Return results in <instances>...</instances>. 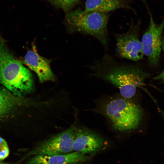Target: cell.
<instances>
[{"instance_id":"6da1fadb","label":"cell","mask_w":164,"mask_h":164,"mask_svg":"<svg viewBox=\"0 0 164 164\" xmlns=\"http://www.w3.org/2000/svg\"><path fill=\"white\" fill-rule=\"evenodd\" d=\"M92 67L95 75L117 87L121 96L129 99L134 96L148 75L137 67L120 63L108 57Z\"/></svg>"},{"instance_id":"7a4b0ae2","label":"cell","mask_w":164,"mask_h":164,"mask_svg":"<svg viewBox=\"0 0 164 164\" xmlns=\"http://www.w3.org/2000/svg\"><path fill=\"white\" fill-rule=\"evenodd\" d=\"M96 110L108 120L115 130L120 132L137 129L142 117L140 107L121 95L110 96L99 101Z\"/></svg>"},{"instance_id":"3957f363","label":"cell","mask_w":164,"mask_h":164,"mask_svg":"<svg viewBox=\"0 0 164 164\" xmlns=\"http://www.w3.org/2000/svg\"><path fill=\"white\" fill-rule=\"evenodd\" d=\"M0 83L19 97L34 89L31 72L14 58L4 42L0 43Z\"/></svg>"},{"instance_id":"277c9868","label":"cell","mask_w":164,"mask_h":164,"mask_svg":"<svg viewBox=\"0 0 164 164\" xmlns=\"http://www.w3.org/2000/svg\"><path fill=\"white\" fill-rule=\"evenodd\" d=\"M109 17L107 12H85L80 9L66 13L67 23L73 30L92 36L106 46L108 40L107 24Z\"/></svg>"},{"instance_id":"5b68a950","label":"cell","mask_w":164,"mask_h":164,"mask_svg":"<svg viewBox=\"0 0 164 164\" xmlns=\"http://www.w3.org/2000/svg\"><path fill=\"white\" fill-rule=\"evenodd\" d=\"M78 128L74 125L38 145L27 154L26 157L37 155H52L70 153Z\"/></svg>"},{"instance_id":"8992f818","label":"cell","mask_w":164,"mask_h":164,"mask_svg":"<svg viewBox=\"0 0 164 164\" xmlns=\"http://www.w3.org/2000/svg\"><path fill=\"white\" fill-rule=\"evenodd\" d=\"M148 11L150 17L149 25L142 37L141 43L144 54L147 57L151 64L156 66L159 63L161 52L164 19L161 24L157 25L149 9Z\"/></svg>"},{"instance_id":"52a82bcc","label":"cell","mask_w":164,"mask_h":164,"mask_svg":"<svg viewBox=\"0 0 164 164\" xmlns=\"http://www.w3.org/2000/svg\"><path fill=\"white\" fill-rule=\"evenodd\" d=\"M106 145V141L101 136L83 126L78 128L73 144V151L90 156L103 150Z\"/></svg>"},{"instance_id":"ba28073f","label":"cell","mask_w":164,"mask_h":164,"mask_svg":"<svg viewBox=\"0 0 164 164\" xmlns=\"http://www.w3.org/2000/svg\"><path fill=\"white\" fill-rule=\"evenodd\" d=\"M116 51L121 57L138 61L142 58V45L137 33L132 27L127 32L115 34Z\"/></svg>"},{"instance_id":"9c48e42d","label":"cell","mask_w":164,"mask_h":164,"mask_svg":"<svg viewBox=\"0 0 164 164\" xmlns=\"http://www.w3.org/2000/svg\"><path fill=\"white\" fill-rule=\"evenodd\" d=\"M24 63L36 73L40 82L54 80V76L50 67V60L39 55L36 52L28 51L25 56Z\"/></svg>"},{"instance_id":"30bf717a","label":"cell","mask_w":164,"mask_h":164,"mask_svg":"<svg viewBox=\"0 0 164 164\" xmlns=\"http://www.w3.org/2000/svg\"><path fill=\"white\" fill-rule=\"evenodd\" d=\"M89 158V155L75 151L63 155L33 156L28 160L27 164H75L86 161Z\"/></svg>"},{"instance_id":"8fae6325","label":"cell","mask_w":164,"mask_h":164,"mask_svg":"<svg viewBox=\"0 0 164 164\" xmlns=\"http://www.w3.org/2000/svg\"><path fill=\"white\" fill-rule=\"evenodd\" d=\"M130 0H86L85 12L97 11L107 12L119 9H131Z\"/></svg>"},{"instance_id":"7c38bea8","label":"cell","mask_w":164,"mask_h":164,"mask_svg":"<svg viewBox=\"0 0 164 164\" xmlns=\"http://www.w3.org/2000/svg\"><path fill=\"white\" fill-rule=\"evenodd\" d=\"M22 97L14 95L8 89L0 88V119L25 103Z\"/></svg>"},{"instance_id":"4fadbf2b","label":"cell","mask_w":164,"mask_h":164,"mask_svg":"<svg viewBox=\"0 0 164 164\" xmlns=\"http://www.w3.org/2000/svg\"><path fill=\"white\" fill-rule=\"evenodd\" d=\"M57 8L63 9L65 13L71 9L81 0H47Z\"/></svg>"},{"instance_id":"5bb4252c","label":"cell","mask_w":164,"mask_h":164,"mask_svg":"<svg viewBox=\"0 0 164 164\" xmlns=\"http://www.w3.org/2000/svg\"><path fill=\"white\" fill-rule=\"evenodd\" d=\"M9 151L6 142L0 137V161L6 159L9 155Z\"/></svg>"},{"instance_id":"9a60e30c","label":"cell","mask_w":164,"mask_h":164,"mask_svg":"<svg viewBox=\"0 0 164 164\" xmlns=\"http://www.w3.org/2000/svg\"><path fill=\"white\" fill-rule=\"evenodd\" d=\"M155 80H160L164 82V70L154 78Z\"/></svg>"},{"instance_id":"2e32d148","label":"cell","mask_w":164,"mask_h":164,"mask_svg":"<svg viewBox=\"0 0 164 164\" xmlns=\"http://www.w3.org/2000/svg\"><path fill=\"white\" fill-rule=\"evenodd\" d=\"M162 47L164 53V36L162 39Z\"/></svg>"},{"instance_id":"e0dca14e","label":"cell","mask_w":164,"mask_h":164,"mask_svg":"<svg viewBox=\"0 0 164 164\" xmlns=\"http://www.w3.org/2000/svg\"><path fill=\"white\" fill-rule=\"evenodd\" d=\"M0 164H8L5 163V162H2L0 161Z\"/></svg>"},{"instance_id":"ac0fdd59","label":"cell","mask_w":164,"mask_h":164,"mask_svg":"<svg viewBox=\"0 0 164 164\" xmlns=\"http://www.w3.org/2000/svg\"><path fill=\"white\" fill-rule=\"evenodd\" d=\"M1 37L0 36V41H1Z\"/></svg>"},{"instance_id":"d6986e66","label":"cell","mask_w":164,"mask_h":164,"mask_svg":"<svg viewBox=\"0 0 164 164\" xmlns=\"http://www.w3.org/2000/svg\"></svg>"}]
</instances>
